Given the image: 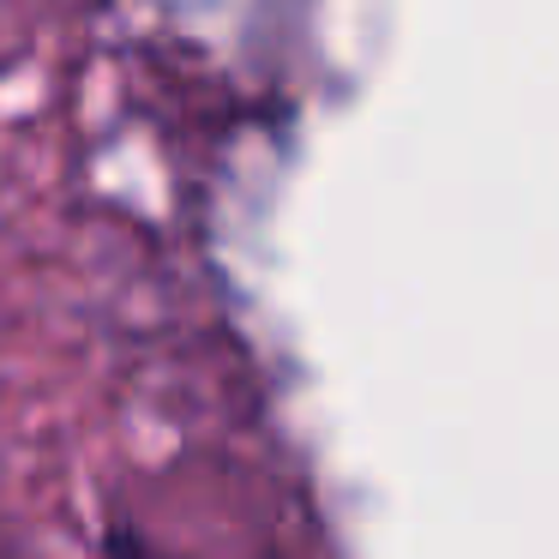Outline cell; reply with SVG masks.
Returning a JSON list of instances; mask_svg holds the SVG:
<instances>
[{
	"label": "cell",
	"instance_id": "cell-1",
	"mask_svg": "<svg viewBox=\"0 0 559 559\" xmlns=\"http://www.w3.org/2000/svg\"><path fill=\"white\" fill-rule=\"evenodd\" d=\"M103 559H163V554H151V547L139 542L133 530H115V535H109V547H103Z\"/></svg>",
	"mask_w": 559,
	"mask_h": 559
}]
</instances>
